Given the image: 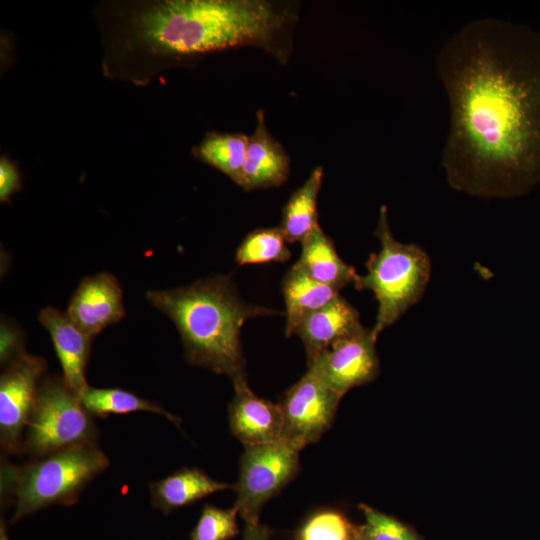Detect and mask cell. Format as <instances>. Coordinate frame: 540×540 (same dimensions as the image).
I'll use <instances>...</instances> for the list:
<instances>
[{"instance_id":"277c9868","label":"cell","mask_w":540,"mask_h":540,"mask_svg":"<svg viewBox=\"0 0 540 540\" xmlns=\"http://www.w3.org/2000/svg\"><path fill=\"white\" fill-rule=\"evenodd\" d=\"M108 466L109 459L97 443L70 447L22 466L2 463L1 490L14 503L11 521L52 505L76 503Z\"/></svg>"},{"instance_id":"7402d4cb","label":"cell","mask_w":540,"mask_h":540,"mask_svg":"<svg viewBox=\"0 0 540 540\" xmlns=\"http://www.w3.org/2000/svg\"><path fill=\"white\" fill-rule=\"evenodd\" d=\"M280 227L260 228L250 232L236 251L239 265L286 262L291 257Z\"/></svg>"},{"instance_id":"44dd1931","label":"cell","mask_w":540,"mask_h":540,"mask_svg":"<svg viewBox=\"0 0 540 540\" xmlns=\"http://www.w3.org/2000/svg\"><path fill=\"white\" fill-rule=\"evenodd\" d=\"M81 402L92 415L101 418L110 415H122L146 411L159 414L175 425H180V418L166 411L160 405L120 388L88 387L81 395Z\"/></svg>"},{"instance_id":"5b68a950","label":"cell","mask_w":540,"mask_h":540,"mask_svg":"<svg viewBox=\"0 0 540 540\" xmlns=\"http://www.w3.org/2000/svg\"><path fill=\"white\" fill-rule=\"evenodd\" d=\"M375 235L380 250L369 256L367 274L359 276L354 286L374 293L378 312L372 331L378 337L421 298L430 279L431 264L421 247L393 237L385 205L380 207Z\"/></svg>"},{"instance_id":"6da1fadb","label":"cell","mask_w":540,"mask_h":540,"mask_svg":"<svg viewBox=\"0 0 540 540\" xmlns=\"http://www.w3.org/2000/svg\"><path fill=\"white\" fill-rule=\"evenodd\" d=\"M516 38L501 19H476L436 57L450 108L441 166L454 189L474 196L507 195L540 159V77L526 70Z\"/></svg>"},{"instance_id":"ba28073f","label":"cell","mask_w":540,"mask_h":540,"mask_svg":"<svg viewBox=\"0 0 540 540\" xmlns=\"http://www.w3.org/2000/svg\"><path fill=\"white\" fill-rule=\"evenodd\" d=\"M343 396L331 389L312 368L279 403L283 415V437L299 451L317 442L331 426Z\"/></svg>"},{"instance_id":"cb8c5ba5","label":"cell","mask_w":540,"mask_h":540,"mask_svg":"<svg viewBox=\"0 0 540 540\" xmlns=\"http://www.w3.org/2000/svg\"><path fill=\"white\" fill-rule=\"evenodd\" d=\"M237 510L206 505L191 533V540H229L238 533Z\"/></svg>"},{"instance_id":"7a4b0ae2","label":"cell","mask_w":540,"mask_h":540,"mask_svg":"<svg viewBox=\"0 0 540 540\" xmlns=\"http://www.w3.org/2000/svg\"><path fill=\"white\" fill-rule=\"evenodd\" d=\"M285 23V14L262 0H168L136 12L130 38L155 57L178 58L248 45L272 51Z\"/></svg>"},{"instance_id":"30bf717a","label":"cell","mask_w":540,"mask_h":540,"mask_svg":"<svg viewBox=\"0 0 540 540\" xmlns=\"http://www.w3.org/2000/svg\"><path fill=\"white\" fill-rule=\"evenodd\" d=\"M377 338L372 329L363 327L332 344L308 368L314 369L331 389L343 396L377 377Z\"/></svg>"},{"instance_id":"4fadbf2b","label":"cell","mask_w":540,"mask_h":540,"mask_svg":"<svg viewBox=\"0 0 540 540\" xmlns=\"http://www.w3.org/2000/svg\"><path fill=\"white\" fill-rule=\"evenodd\" d=\"M38 320L51 336L65 384L81 398L89 387L86 366L93 338L83 332L67 313L53 307L43 308Z\"/></svg>"},{"instance_id":"4316f807","label":"cell","mask_w":540,"mask_h":540,"mask_svg":"<svg viewBox=\"0 0 540 540\" xmlns=\"http://www.w3.org/2000/svg\"><path fill=\"white\" fill-rule=\"evenodd\" d=\"M243 540H269V533L259 522L245 523Z\"/></svg>"},{"instance_id":"8fae6325","label":"cell","mask_w":540,"mask_h":540,"mask_svg":"<svg viewBox=\"0 0 540 540\" xmlns=\"http://www.w3.org/2000/svg\"><path fill=\"white\" fill-rule=\"evenodd\" d=\"M69 318L87 335L94 337L125 315L123 291L117 278L102 272L84 278L66 311Z\"/></svg>"},{"instance_id":"9a60e30c","label":"cell","mask_w":540,"mask_h":540,"mask_svg":"<svg viewBox=\"0 0 540 540\" xmlns=\"http://www.w3.org/2000/svg\"><path fill=\"white\" fill-rule=\"evenodd\" d=\"M363 328L358 310L342 296L309 315L296 329L307 354L308 365L335 342Z\"/></svg>"},{"instance_id":"7c38bea8","label":"cell","mask_w":540,"mask_h":540,"mask_svg":"<svg viewBox=\"0 0 540 540\" xmlns=\"http://www.w3.org/2000/svg\"><path fill=\"white\" fill-rule=\"evenodd\" d=\"M234 398L229 406V426L244 446L274 443L283 437V415L279 404L260 398L247 380L233 383Z\"/></svg>"},{"instance_id":"603a6c76","label":"cell","mask_w":540,"mask_h":540,"mask_svg":"<svg viewBox=\"0 0 540 540\" xmlns=\"http://www.w3.org/2000/svg\"><path fill=\"white\" fill-rule=\"evenodd\" d=\"M358 532L341 513L321 511L312 515L300 528L298 540H354Z\"/></svg>"},{"instance_id":"3957f363","label":"cell","mask_w":540,"mask_h":540,"mask_svg":"<svg viewBox=\"0 0 540 540\" xmlns=\"http://www.w3.org/2000/svg\"><path fill=\"white\" fill-rule=\"evenodd\" d=\"M148 301L177 327L191 364L246 379L240 333L251 318L281 312L244 301L229 276L198 280L170 290H151Z\"/></svg>"},{"instance_id":"e0dca14e","label":"cell","mask_w":540,"mask_h":540,"mask_svg":"<svg viewBox=\"0 0 540 540\" xmlns=\"http://www.w3.org/2000/svg\"><path fill=\"white\" fill-rule=\"evenodd\" d=\"M230 488L196 468H183L149 484L153 506L164 513Z\"/></svg>"},{"instance_id":"f1b7e54d","label":"cell","mask_w":540,"mask_h":540,"mask_svg":"<svg viewBox=\"0 0 540 540\" xmlns=\"http://www.w3.org/2000/svg\"><path fill=\"white\" fill-rule=\"evenodd\" d=\"M0 540H9L7 532H6V528L3 524H1V527H0Z\"/></svg>"},{"instance_id":"52a82bcc","label":"cell","mask_w":540,"mask_h":540,"mask_svg":"<svg viewBox=\"0 0 540 540\" xmlns=\"http://www.w3.org/2000/svg\"><path fill=\"white\" fill-rule=\"evenodd\" d=\"M244 447L233 507L245 523H257L263 505L298 472L300 451L284 440Z\"/></svg>"},{"instance_id":"ffe728a7","label":"cell","mask_w":540,"mask_h":540,"mask_svg":"<svg viewBox=\"0 0 540 540\" xmlns=\"http://www.w3.org/2000/svg\"><path fill=\"white\" fill-rule=\"evenodd\" d=\"M248 138L242 133L211 132L193 152L197 158L218 169L241 187Z\"/></svg>"},{"instance_id":"5bb4252c","label":"cell","mask_w":540,"mask_h":540,"mask_svg":"<svg viewBox=\"0 0 540 540\" xmlns=\"http://www.w3.org/2000/svg\"><path fill=\"white\" fill-rule=\"evenodd\" d=\"M290 158L284 147L268 131L263 110H258L256 127L248 138L242 188H271L286 182Z\"/></svg>"},{"instance_id":"83f0119b","label":"cell","mask_w":540,"mask_h":540,"mask_svg":"<svg viewBox=\"0 0 540 540\" xmlns=\"http://www.w3.org/2000/svg\"><path fill=\"white\" fill-rule=\"evenodd\" d=\"M354 540H374L366 531L365 527L358 528L357 535Z\"/></svg>"},{"instance_id":"ac0fdd59","label":"cell","mask_w":540,"mask_h":540,"mask_svg":"<svg viewBox=\"0 0 540 540\" xmlns=\"http://www.w3.org/2000/svg\"><path fill=\"white\" fill-rule=\"evenodd\" d=\"M282 292L287 336L293 335L309 315L340 296L339 289L312 279L295 264L284 276Z\"/></svg>"},{"instance_id":"484cf974","label":"cell","mask_w":540,"mask_h":540,"mask_svg":"<svg viewBox=\"0 0 540 540\" xmlns=\"http://www.w3.org/2000/svg\"><path fill=\"white\" fill-rule=\"evenodd\" d=\"M20 188V176L15 165L2 157L0 160V200L5 202Z\"/></svg>"},{"instance_id":"d4e9b609","label":"cell","mask_w":540,"mask_h":540,"mask_svg":"<svg viewBox=\"0 0 540 540\" xmlns=\"http://www.w3.org/2000/svg\"><path fill=\"white\" fill-rule=\"evenodd\" d=\"M360 508L367 522L364 527L374 540H421L412 529L394 518L366 505Z\"/></svg>"},{"instance_id":"8992f818","label":"cell","mask_w":540,"mask_h":540,"mask_svg":"<svg viewBox=\"0 0 540 540\" xmlns=\"http://www.w3.org/2000/svg\"><path fill=\"white\" fill-rule=\"evenodd\" d=\"M97 443L93 416L62 377L42 379L22 441L33 459L83 444Z\"/></svg>"},{"instance_id":"9c48e42d","label":"cell","mask_w":540,"mask_h":540,"mask_svg":"<svg viewBox=\"0 0 540 540\" xmlns=\"http://www.w3.org/2000/svg\"><path fill=\"white\" fill-rule=\"evenodd\" d=\"M6 363L0 377V444L6 454H19L46 361L22 351Z\"/></svg>"},{"instance_id":"2e32d148","label":"cell","mask_w":540,"mask_h":540,"mask_svg":"<svg viewBox=\"0 0 540 540\" xmlns=\"http://www.w3.org/2000/svg\"><path fill=\"white\" fill-rule=\"evenodd\" d=\"M301 244V255L295 265L312 279L339 290L358 280L355 269L339 257L334 242L320 226Z\"/></svg>"},{"instance_id":"d6986e66","label":"cell","mask_w":540,"mask_h":540,"mask_svg":"<svg viewBox=\"0 0 540 540\" xmlns=\"http://www.w3.org/2000/svg\"><path fill=\"white\" fill-rule=\"evenodd\" d=\"M323 169L314 168L310 176L288 199L282 210L280 229L288 243L302 242L319 227L318 195Z\"/></svg>"}]
</instances>
